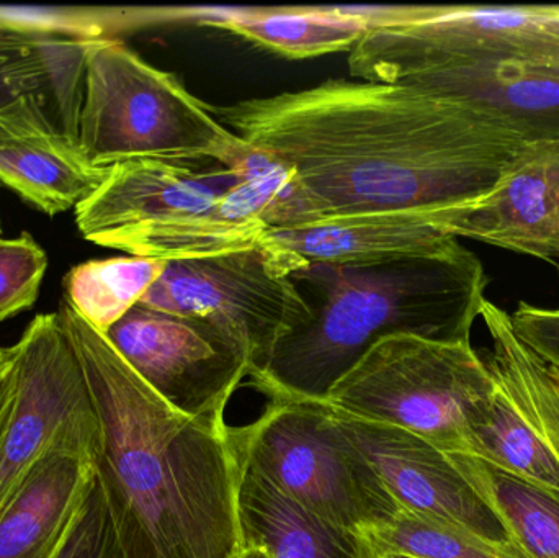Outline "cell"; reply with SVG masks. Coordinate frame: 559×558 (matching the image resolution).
Segmentation results:
<instances>
[{"label": "cell", "mask_w": 559, "mask_h": 558, "mask_svg": "<svg viewBox=\"0 0 559 558\" xmlns=\"http://www.w3.org/2000/svg\"><path fill=\"white\" fill-rule=\"evenodd\" d=\"M278 193L275 174L245 176L239 161H128L108 169L75 223L87 241L136 258H210L261 241Z\"/></svg>", "instance_id": "4"}, {"label": "cell", "mask_w": 559, "mask_h": 558, "mask_svg": "<svg viewBox=\"0 0 559 558\" xmlns=\"http://www.w3.org/2000/svg\"><path fill=\"white\" fill-rule=\"evenodd\" d=\"M212 111L292 169L269 229L463 205L495 189L531 144L455 98L380 82L329 79Z\"/></svg>", "instance_id": "1"}, {"label": "cell", "mask_w": 559, "mask_h": 558, "mask_svg": "<svg viewBox=\"0 0 559 558\" xmlns=\"http://www.w3.org/2000/svg\"><path fill=\"white\" fill-rule=\"evenodd\" d=\"M105 336L157 395L195 418L225 422L251 373L238 346L199 318L136 305Z\"/></svg>", "instance_id": "11"}, {"label": "cell", "mask_w": 559, "mask_h": 558, "mask_svg": "<svg viewBox=\"0 0 559 558\" xmlns=\"http://www.w3.org/2000/svg\"><path fill=\"white\" fill-rule=\"evenodd\" d=\"M16 347V393L0 438V514L52 451L100 461V422L78 353L58 311L38 314Z\"/></svg>", "instance_id": "10"}, {"label": "cell", "mask_w": 559, "mask_h": 558, "mask_svg": "<svg viewBox=\"0 0 559 558\" xmlns=\"http://www.w3.org/2000/svg\"><path fill=\"white\" fill-rule=\"evenodd\" d=\"M166 264L136 256L84 262L66 275L64 298L91 327L105 334L143 300Z\"/></svg>", "instance_id": "25"}, {"label": "cell", "mask_w": 559, "mask_h": 558, "mask_svg": "<svg viewBox=\"0 0 559 558\" xmlns=\"http://www.w3.org/2000/svg\"><path fill=\"white\" fill-rule=\"evenodd\" d=\"M108 169L88 161L45 97L26 95L0 108V182L39 212L78 209Z\"/></svg>", "instance_id": "14"}, {"label": "cell", "mask_w": 559, "mask_h": 558, "mask_svg": "<svg viewBox=\"0 0 559 558\" xmlns=\"http://www.w3.org/2000/svg\"><path fill=\"white\" fill-rule=\"evenodd\" d=\"M331 415L401 507L449 521L491 543L518 544L449 454L404 429L342 413Z\"/></svg>", "instance_id": "12"}, {"label": "cell", "mask_w": 559, "mask_h": 558, "mask_svg": "<svg viewBox=\"0 0 559 558\" xmlns=\"http://www.w3.org/2000/svg\"><path fill=\"white\" fill-rule=\"evenodd\" d=\"M85 43L84 36L0 20V108L26 95L45 97L66 133L79 140Z\"/></svg>", "instance_id": "18"}, {"label": "cell", "mask_w": 559, "mask_h": 558, "mask_svg": "<svg viewBox=\"0 0 559 558\" xmlns=\"http://www.w3.org/2000/svg\"><path fill=\"white\" fill-rule=\"evenodd\" d=\"M306 264L262 236L238 251L167 261L138 305L212 324L245 354L252 377L267 366L280 341L311 318L289 277Z\"/></svg>", "instance_id": "8"}, {"label": "cell", "mask_w": 559, "mask_h": 558, "mask_svg": "<svg viewBox=\"0 0 559 558\" xmlns=\"http://www.w3.org/2000/svg\"><path fill=\"white\" fill-rule=\"evenodd\" d=\"M289 277L311 318L249 377L271 402H321L378 341L394 334L472 343L488 285L483 262L460 241L439 254L380 264L308 262Z\"/></svg>", "instance_id": "3"}, {"label": "cell", "mask_w": 559, "mask_h": 558, "mask_svg": "<svg viewBox=\"0 0 559 558\" xmlns=\"http://www.w3.org/2000/svg\"><path fill=\"white\" fill-rule=\"evenodd\" d=\"M236 465L242 546L271 558H360L354 534L309 513L254 468Z\"/></svg>", "instance_id": "20"}, {"label": "cell", "mask_w": 559, "mask_h": 558, "mask_svg": "<svg viewBox=\"0 0 559 558\" xmlns=\"http://www.w3.org/2000/svg\"><path fill=\"white\" fill-rule=\"evenodd\" d=\"M411 7L360 9L228 10L205 13L209 25L251 39L285 58L305 59L328 52L350 51L373 26L401 22Z\"/></svg>", "instance_id": "19"}, {"label": "cell", "mask_w": 559, "mask_h": 558, "mask_svg": "<svg viewBox=\"0 0 559 558\" xmlns=\"http://www.w3.org/2000/svg\"><path fill=\"white\" fill-rule=\"evenodd\" d=\"M400 85L463 102L527 143L559 138V62H478L424 72Z\"/></svg>", "instance_id": "15"}, {"label": "cell", "mask_w": 559, "mask_h": 558, "mask_svg": "<svg viewBox=\"0 0 559 558\" xmlns=\"http://www.w3.org/2000/svg\"><path fill=\"white\" fill-rule=\"evenodd\" d=\"M496 387L472 343L394 334L378 341L316 403L404 429L445 454L469 455V422Z\"/></svg>", "instance_id": "6"}, {"label": "cell", "mask_w": 559, "mask_h": 558, "mask_svg": "<svg viewBox=\"0 0 559 558\" xmlns=\"http://www.w3.org/2000/svg\"><path fill=\"white\" fill-rule=\"evenodd\" d=\"M100 422L98 478L130 558H229L242 546L228 425L157 395L69 301L58 310Z\"/></svg>", "instance_id": "2"}, {"label": "cell", "mask_w": 559, "mask_h": 558, "mask_svg": "<svg viewBox=\"0 0 559 558\" xmlns=\"http://www.w3.org/2000/svg\"><path fill=\"white\" fill-rule=\"evenodd\" d=\"M429 216L455 238L559 259V138L528 144L486 195Z\"/></svg>", "instance_id": "13"}, {"label": "cell", "mask_w": 559, "mask_h": 558, "mask_svg": "<svg viewBox=\"0 0 559 558\" xmlns=\"http://www.w3.org/2000/svg\"><path fill=\"white\" fill-rule=\"evenodd\" d=\"M515 543L534 558H559V494L506 474L473 455H450Z\"/></svg>", "instance_id": "23"}, {"label": "cell", "mask_w": 559, "mask_h": 558, "mask_svg": "<svg viewBox=\"0 0 559 558\" xmlns=\"http://www.w3.org/2000/svg\"><path fill=\"white\" fill-rule=\"evenodd\" d=\"M265 239L308 262L380 264L439 254L459 242L430 219L429 212H390L324 219L269 229Z\"/></svg>", "instance_id": "16"}, {"label": "cell", "mask_w": 559, "mask_h": 558, "mask_svg": "<svg viewBox=\"0 0 559 558\" xmlns=\"http://www.w3.org/2000/svg\"><path fill=\"white\" fill-rule=\"evenodd\" d=\"M348 52L350 74L380 84L478 62H559V7H413L401 22L368 29Z\"/></svg>", "instance_id": "9"}, {"label": "cell", "mask_w": 559, "mask_h": 558, "mask_svg": "<svg viewBox=\"0 0 559 558\" xmlns=\"http://www.w3.org/2000/svg\"><path fill=\"white\" fill-rule=\"evenodd\" d=\"M16 393V347L0 346V438L9 425Z\"/></svg>", "instance_id": "29"}, {"label": "cell", "mask_w": 559, "mask_h": 558, "mask_svg": "<svg viewBox=\"0 0 559 558\" xmlns=\"http://www.w3.org/2000/svg\"><path fill=\"white\" fill-rule=\"evenodd\" d=\"M360 558H534L519 544L502 546L462 526L401 508L393 521L355 534Z\"/></svg>", "instance_id": "24"}, {"label": "cell", "mask_w": 559, "mask_h": 558, "mask_svg": "<svg viewBox=\"0 0 559 558\" xmlns=\"http://www.w3.org/2000/svg\"><path fill=\"white\" fill-rule=\"evenodd\" d=\"M229 558H271V556H269L264 549H261V547L248 546Z\"/></svg>", "instance_id": "30"}, {"label": "cell", "mask_w": 559, "mask_h": 558, "mask_svg": "<svg viewBox=\"0 0 559 558\" xmlns=\"http://www.w3.org/2000/svg\"><path fill=\"white\" fill-rule=\"evenodd\" d=\"M559 7V5H558Z\"/></svg>", "instance_id": "34"}, {"label": "cell", "mask_w": 559, "mask_h": 558, "mask_svg": "<svg viewBox=\"0 0 559 558\" xmlns=\"http://www.w3.org/2000/svg\"><path fill=\"white\" fill-rule=\"evenodd\" d=\"M509 317L518 336L559 379V308L548 310L521 301Z\"/></svg>", "instance_id": "28"}, {"label": "cell", "mask_w": 559, "mask_h": 558, "mask_svg": "<svg viewBox=\"0 0 559 558\" xmlns=\"http://www.w3.org/2000/svg\"><path fill=\"white\" fill-rule=\"evenodd\" d=\"M79 144L105 169L140 159H216L233 167L251 147L179 78L104 36L85 43Z\"/></svg>", "instance_id": "5"}, {"label": "cell", "mask_w": 559, "mask_h": 558, "mask_svg": "<svg viewBox=\"0 0 559 558\" xmlns=\"http://www.w3.org/2000/svg\"><path fill=\"white\" fill-rule=\"evenodd\" d=\"M55 558H130L121 543L98 474L84 507L79 511Z\"/></svg>", "instance_id": "27"}, {"label": "cell", "mask_w": 559, "mask_h": 558, "mask_svg": "<svg viewBox=\"0 0 559 558\" xmlns=\"http://www.w3.org/2000/svg\"><path fill=\"white\" fill-rule=\"evenodd\" d=\"M383 558H413V557H407V556H388V557H383Z\"/></svg>", "instance_id": "31"}, {"label": "cell", "mask_w": 559, "mask_h": 558, "mask_svg": "<svg viewBox=\"0 0 559 558\" xmlns=\"http://www.w3.org/2000/svg\"><path fill=\"white\" fill-rule=\"evenodd\" d=\"M97 474L98 462L91 455L46 454L0 514V558H55Z\"/></svg>", "instance_id": "17"}, {"label": "cell", "mask_w": 559, "mask_h": 558, "mask_svg": "<svg viewBox=\"0 0 559 558\" xmlns=\"http://www.w3.org/2000/svg\"><path fill=\"white\" fill-rule=\"evenodd\" d=\"M0 235H2V225H0Z\"/></svg>", "instance_id": "32"}, {"label": "cell", "mask_w": 559, "mask_h": 558, "mask_svg": "<svg viewBox=\"0 0 559 558\" xmlns=\"http://www.w3.org/2000/svg\"><path fill=\"white\" fill-rule=\"evenodd\" d=\"M558 274H559V269H558Z\"/></svg>", "instance_id": "33"}, {"label": "cell", "mask_w": 559, "mask_h": 558, "mask_svg": "<svg viewBox=\"0 0 559 558\" xmlns=\"http://www.w3.org/2000/svg\"><path fill=\"white\" fill-rule=\"evenodd\" d=\"M483 320L491 349L483 356L496 383L511 396L559 461V379L518 336L508 311L486 300Z\"/></svg>", "instance_id": "21"}, {"label": "cell", "mask_w": 559, "mask_h": 558, "mask_svg": "<svg viewBox=\"0 0 559 558\" xmlns=\"http://www.w3.org/2000/svg\"><path fill=\"white\" fill-rule=\"evenodd\" d=\"M469 455L528 484L559 494L557 455L499 385L491 399L472 416Z\"/></svg>", "instance_id": "22"}, {"label": "cell", "mask_w": 559, "mask_h": 558, "mask_svg": "<svg viewBox=\"0 0 559 558\" xmlns=\"http://www.w3.org/2000/svg\"><path fill=\"white\" fill-rule=\"evenodd\" d=\"M228 441L236 461L354 536L403 508L319 403L271 402L249 425L228 426Z\"/></svg>", "instance_id": "7"}, {"label": "cell", "mask_w": 559, "mask_h": 558, "mask_svg": "<svg viewBox=\"0 0 559 558\" xmlns=\"http://www.w3.org/2000/svg\"><path fill=\"white\" fill-rule=\"evenodd\" d=\"M46 269L48 256L28 233L0 238V323L35 305Z\"/></svg>", "instance_id": "26"}]
</instances>
